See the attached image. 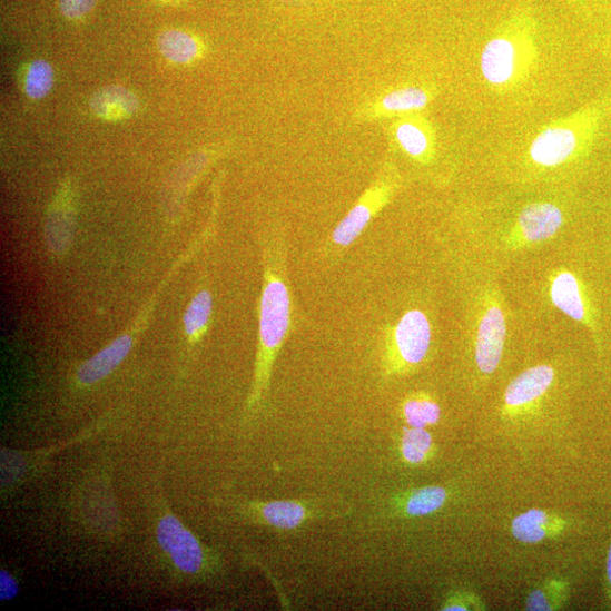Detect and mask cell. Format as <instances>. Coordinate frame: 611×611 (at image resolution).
Segmentation results:
<instances>
[{"mask_svg":"<svg viewBox=\"0 0 611 611\" xmlns=\"http://www.w3.org/2000/svg\"><path fill=\"white\" fill-rule=\"evenodd\" d=\"M610 109L611 98H604L542 127L529 146L530 161L554 169L585 157Z\"/></svg>","mask_w":611,"mask_h":611,"instance_id":"cell-1","label":"cell"},{"mask_svg":"<svg viewBox=\"0 0 611 611\" xmlns=\"http://www.w3.org/2000/svg\"><path fill=\"white\" fill-rule=\"evenodd\" d=\"M538 59L533 23L514 17L484 46L481 72L491 89L505 93L521 87L532 76Z\"/></svg>","mask_w":611,"mask_h":611,"instance_id":"cell-2","label":"cell"},{"mask_svg":"<svg viewBox=\"0 0 611 611\" xmlns=\"http://www.w3.org/2000/svg\"><path fill=\"white\" fill-rule=\"evenodd\" d=\"M292 324V297L280 270L267 267L260 299L259 352L248 411L253 412L266 392L272 367L285 343Z\"/></svg>","mask_w":611,"mask_h":611,"instance_id":"cell-3","label":"cell"},{"mask_svg":"<svg viewBox=\"0 0 611 611\" xmlns=\"http://www.w3.org/2000/svg\"><path fill=\"white\" fill-rule=\"evenodd\" d=\"M432 344V326L420 309L403 314L391 329L386 343L385 364L388 374H403L418 367Z\"/></svg>","mask_w":611,"mask_h":611,"instance_id":"cell-4","label":"cell"},{"mask_svg":"<svg viewBox=\"0 0 611 611\" xmlns=\"http://www.w3.org/2000/svg\"><path fill=\"white\" fill-rule=\"evenodd\" d=\"M507 335L502 304L496 293L489 294L475 332V363L484 374H493L500 366Z\"/></svg>","mask_w":611,"mask_h":611,"instance_id":"cell-5","label":"cell"},{"mask_svg":"<svg viewBox=\"0 0 611 611\" xmlns=\"http://www.w3.org/2000/svg\"><path fill=\"white\" fill-rule=\"evenodd\" d=\"M157 536L162 551L183 573L195 575L206 568V551L195 534L174 514H167L160 520Z\"/></svg>","mask_w":611,"mask_h":611,"instance_id":"cell-6","label":"cell"},{"mask_svg":"<svg viewBox=\"0 0 611 611\" xmlns=\"http://www.w3.org/2000/svg\"><path fill=\"white\" fill-rule=\"evenodd\" d=\"M550 297L558 309L589 328L599 344L600 328L597 311L587 288L571 270L555 272L550 280Z\"/></svg>","mask_w":611,"mask_h":611,"instance_id":"cell-7","label":"cell"},{"mask_svg":"<svg viewBox=\"0 0 611 611\" xmlns=\"http://www.w3.org/2000/svg\"><path fill=\"white\" fill-rule=\"evenodd\" d=\"M563 225L564 214L555 204L532 203L520 213L506 242L514 249L546 242L555 237Z\"/></svg>","mask_w":611,"mask_h":611,"instance_id":"cell-8","label":"cell"},{"mask_svg":"<svg viewBox=\"0 0 611 611\" xmlns=\"http://www.w3.org/2000/svg\"><path fill=\"white\" fill-rule=\"evenodd\" d=\"M248 510L259 523L283 531L296 530L322 514L316 507L299 501L250 503Z\"/></svg>","mask_w":611,"mask_h":611,"instance_id":"cell-9","label":"cell"},{"mask_svg":"<svg viewBox=\"0 0 611 611\" xmlns=\"http://www.w3.org/2000/svg\"><path fill=\"white\" fill-rule=\"evenodd\" d=\"M555 380V371L549 365L526 369L514 378L504 395L507 412H515L545 395Z\"/></svg>","mask_w":611,"mask_h":611,"instance_id":"cell-10","label":"cell"},{"mask_svg":"<svg viewBox=\"0 0 611 611\" xmlns=\"http://www.w3.org/2000/svg\"><path fill=\"white\" fill-rule=\"evenodd\" d=\"M390 195V187H382L373 190L368 199L358 203L334 229L333 245L339 248L352 245L363 234L378 209L384 206Z\"/></svg>","mask_w":611,"mask_h":611,"instance_id":"cell-11","label":"cell"},{"mask_svg":"<svg viewBox=\"0 0 611 611\" xmlns=\"http://www.w3.org/2000/svg\"><path fill=\"white\" fill-rule=\"evenodd\" d=\"M131 347L130 335L117 337L115 342L80 366L77 374L79 383L92 385L109 376L125 361Z\"/></svg>","mask_w":611,"mask_h":611,"instance_id":"cell-12","label":"cell"},{"mask_svg":"<svg viewBox=\"0 0 611 611\" xmlns=\"http://www.w3.org/2000/svg\"><path fill=\"white\" fill-rule=\"evenodd\" d=\"M139 107V99L120 86H110L98 90L90 101L92 112L105 120L129 118L138 112Z\"/></svg>","mask_w":611,"mask_h":611,"instance_id":"cell-13","label":"cell"},{"mask_svg":"<svg viewBox=\"0 0 611 611\" xmlns=\"http://www.w3.org/2000/svg\"><path fill=\"white\" fill-rule=\"evenodd\" d=\"M395 139L410 157L427 162L434 152L430 131L416 120H403L395 127Z\"/></svg>","mask_w":611,"mask_h":611,"instance_id":"cell-14","label":"cell"},{"mask_svg":"<svg viewBox=\"0 0 611 611\" xmlns=\"http://www.w3.org/2000/svg\"><path fill=\"white\" fill-rule=\"evenodd\" d=\"M560 521L554 522L551 515L541 510L532 509L512 522L515 539L524 543H538L545 539Z\"/></svg>","mask_w":611,"mask_h":611,"instance_id":"cell-15","label":"cell"},{"mask_svg":"<svg viewBox=\"0 0 611 611\" xmlns=\"http://www.w3.org/2000/svg\"><path fill=\"white\" fill-rule=\"evenodd\" d=\"M158 47L168 60L176 63L190 62L199 52L195 38L180 30H168L161 33Z\"/></svg>","mask_w":611,"mask_h":611,"instance_id":"cell-16","label":"cell"},{"mask_svg":"<svg viewBox=\"0 0 611 611\" xmlns=\"http://www.w3.org/2000/svg\"><path fill=\"white\" fill-rule=\"evenodd\" d=\"M441 416V406L427 395L407 398L403 404V417L410 427L426 428L436 425Z\"/></svg>","mask_w":611,"mask_h":611,"instance_id":"cell-17","label":"cell"},{"mask_svg":"<svg viewBox=\"0 0 611 611\" xmlns=\"http://www.w3.org/2000/svg\"><path fill=\"white\" fill-rule=\"evenodd\" d=\"M446 500L447 493L443 487L427 486L413 491L401 506L407 516H426L441 510Z\"/></svg>","mask_w":611,"mask_h":611,"instance_id":"cell-18","label":"cell"},{"mask_svg":"<svg viewBox=\"0 0 611 611\" xmlns=\"http://www.w3.org/2000/svg\"><path fill=\"white\" fill-rule=\"evenodd\" d=\"M431 93L421 87H406L387 93L381 106L386 112H414L425 109Z\"/></svg>","mask_w":611,"mask_h":611,"instance_id":"cell-19","label":"cell"},{"mask_svg":"<svg viewBox=\"0 0 611 611\" xmlns=\"http://www.w3.org/2000/svg\"><path fill=\"white\" fill-rule=\"evenodd\" d=\"M433 446V437L426 428H403L400 449L405 462L411 464L424 463L430 459Z\"/></svg>","mask_w":611,"mask_h":611,"instance_id":"cell-20","label":"cell"},{"mask_svg":"<svg viewBox=\"0 0 611 611\" xmlns=\"http://www.w3.org/2000/svg\"><path fill=\"white\" fill-rule=\"evenodd\" d=\"M214 309L213 296L203 290L189 304L185 317V331L191 339L198 338L206 331Z\"/></svg>","mask_w":611,"mask_h":611,"instance_id":"cell-21","label":"cell"},{"mask_svg":"<svg viewBox=\"0 0 611 611\" xmlns=\"http://www.w3.org/2000/svg\"><path fill=\"white\" fill-rule=\"evenodd\" d=\"M53 85V70L45 60H35L28 68L24 81V90L31 99H42L51 90Z\"/></svg>","mask_w":611,"mask_h":611,"instance_id":"cell-22","label":"cell"},{"mask_svg":"<svg viewBox=\"0 0 611 611\" xmlns=\"http://www.w3.org/2000/svg\"><path fill=\"white\" fill-rule=\"evenodd\" d=\"M70 211L57 209L51 214L48 221V244L55 253H61L71 239L72 219Z\"/></svg>","mask_w":611,"mask_h":611,"instance_id":"cell-23","label":"cell"},{"mask_svg":"<svg viewBox=\"0 0 611 611\" xmlns=\"http://www.w3.org/2000/svg\"><path fill=\"white\" fill-rule=\"evenodd\" d=\"M98 0H59L60 13L68 20H81L96 8Z\"/></svg>","mask_w":611,"mask_h":611,"instance_id":"cell-24","label":"cell"},{"mask_svg":"<svg viewBox=\"0 0 611 611\" xmlns=\"http://www.w3.org/2000/svg\"><path fill=\"white\" fill-rule=\"evenodd\" d=\"M19 593L17 579L7 570L0 571V600L14 599Z\"/></svg>","mask_w":611,"mask_h":611,"instance_id":"cell-25","label":"cell"},{"mask_svg":"<svg viewBox=\"0 0 611 611\" xmlns=\"http://www.w3.org/2000/svg\"><path fill=\"white\" fill-rule=\"evenodd\" d=\"M529 610H551V604L541 590L533 591L526 602Z\"/></svg>","mask_w":611,"mask_h":611,"instance_id":"cell-26","label":"cell"},{"mask_svg":"<svg viewBox=\"0 0 611 611\" xmlns=\"http://www.w3.org/2000/svg\"><path fill=\"white\" fill-rule=\"evenodd\" d=\"M607 572H608L609 582L611 584V546L608 554Z\"/></svg>","mask_w":611,"mask_h":611,"instance_id":"cell-27","label":"cell"},{"mask_svg":"<svg viewBox=\"0 0 611 611\" xmlns=\"http://www.w3.org/2000/svg\"><path fill=\"white\" fill-rule=\"evenodd\" d=\"M162 2H166V3H177V2H179V0H162Z\"/></svg>","mask_w":611,"mask_h":611,"instance_id":"cell-28","label":"cell"}]
</instances>
